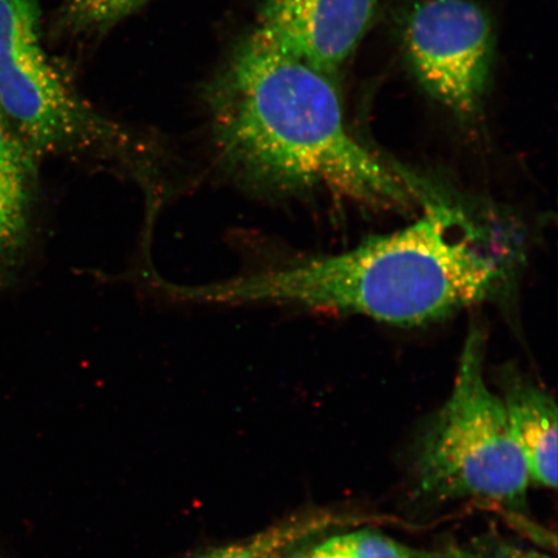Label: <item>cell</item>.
Returning a JSON list of instances; mask_svg holds the SVG:
<instances>
[{
  "instance_id": "12",
  "label": "cell",
  "mask_w": 558,
  "mask_h": 558,
  "mask_svg": "<svg viewBox=\"0 0 558 558\" xmlns=\"http://www.w3.org/2000/svg\"><path fill=\"white\" fill-rule=\"evenodd\" d=\"M282 558H308V553H295V554H288L283 556Z\"/></svg>"
},
{
  "instance_id": "5",
  "label": "cell",
  "mask_w": 558,
  "mask_h": 558,
  "mask_svg": "<svg viewBox=\"0 0 558 558\" xmlns=\"http://www.w3.org/2000/svg\"><path fill=\"white\" fill-rule=\"evenodd\" d=\"M411 69L427 93L462 120L480 111L490 76L492 21L473 0H418L402 26Z\"/></svg>"
},
{
  "instance_id": "6",
  "label": "cell",
  "mask_w": 558,
  "mask_h": 558,
  "mask_svg": "<svg viewBox=\"0 0 558 558\" xmlns=\"http://www.w3.org/2000/svg\"><path fill=\"white\" fill-rule=\"evenodd\" d=\"M380 5L381 0H262L254 33L331 76L357 51Z\"/></svg>"
},
{
  "instance_id": "4",
  "label": "cell",
  "mask_w": 558,
  "mask_h": 558,
  "mask_svg": "<svg viewBox=\"0 0 558 558\" xmlns=\"http://www.w3.org/2000/svg\"><path fill=\"white\" fill-rule=\"evenodd\" d=\"M0 113L32 156L86 148L104 135L48 61L35 0H0Z\"/></svg>"
},
{
  "instance_id": "7",
  "label": "cell",
  "mask_w": 558,
  "mask_h": 558,
  "mask_svg": "<svg viewBox=\"0 0 558 558\" xmlns=\"http://www.w3.org/2000/svg\"><path fill=\"white\" fill-rule=\"evenodd\" d=\"M508 422L527 466L529 477L544 487L557 486V407L543 389L514 383L504 399Z\"/></svg>"
},
{
  "instance_id": "9",
  "label": "cell",
  "mask_w": 558,
  "mask_h": 558,
  "mask_svg": "<svg viewBox=\"0 0 558 558\" xmlns=\"http://www.w3.org/2000/svg\"><path fill=\"white\" fill-rule=\"evenodd\" d=\"M341 520V515L326 509L298 513L263 530L253 538L214 549L198 558H282L298 544L339 525Z\"/></svg>"
},
{
  "instance_id": "1",
  "label": "cell",
  "mask_w": 558,
  "mask_h": 558,
  "mask_svg": "<svg viewBox=\"0 0 558 558\" xmlns=\"http://www.w3.org/2000/svg\"><path fill=\"white\" fill-rule=\"evenodd\" d=\"M215 144L247 190L323 191L366 207L409 209L428 187L349 131L331 76L253 33L209 93Z\"/></svg>"
},
{
  "instance_id": "10",
  "label": "cell",
  "mask_w": 558,
  "mask_h": 558,
  "mask_svg": "<svg viewBox=\"0 0 558 558\" xmlns=\"http://www.w3.org/2000/svg\"><path fill=\"white\" fill-rule=\"evenodd\" d=\"M308 558H416L414 550L372 530L331 536L308 553Z\"/></svg>"
},
{
  "instance_id": "3",
  "label": "cell",
  "mask_w": 558,
  "mask_h": 558,
  "mask_svg": "<svg viewBox=\"0 0 558 558\" xmlns=\"http://www.w3.org/2000/svg\"><path fill=\"white\" fill-rule=\"evenodd\" d=\"M485 338L465 340L452 392L425 430L417 457L423 490L439 499L471 498L520 506L529 472L504 400L487 386Z\"/></svg>"
},
{
  "instance_id": "11",
  "label": "cell",
  "mask_w": 558,
  "mask_h": 558,
  "mask_svg": "<svg viewBox=\"0 0 558 558\" xmlns=\"http://www.w3.org/2000/svg\"><path fill=\"white\" fill-rule=\"evenodd\" d=\"M146 0H65L62 24L73 33H94L120 23Z\"/></svg>"
},
{
  "instance_id": "8",
  "label": "cell",
  "mask_w": 558,
  "mask_h": 558,
  "mask_svg": "<svg viewBox=\"0 0 558 558\" xmlns=\"http://www.w3.org/2000/svg\"><path fill=\"white\" fill-rule=\"evenodd\" d=\"M33 180L31 151L0 113V263L15 257L26 242Z\"/></svg>"
},
{
  "instance_id": "2",
  "label": "cell",
  "mask_w": 558,
  "mask_h": 558,
  "mask_svg": "<svg viewBox=\"0 0 558 558\" xmlns=\"http://www.w3.org/2000/svg\"><path fill=\"white\" fill-rule=\"evenodd\" d=\"M429 197L413 225L345 253L225 282L160 288L193 302L290 304L401 326L432 323L499 295L511 278L507 257L487 248L462 209Z\"/></svg>"
},
{
  "instance_id": "13",
  "label": "cell",
  "mask_w": 558,
  "mask_h": 558,
  "mask_svg": "<svg viewBox=\"0 0 558 558\" xmlns=\"http://www.w3.org/2000/svg\"><path fill=\"white\" fill-rule=\"evenodd\" d=\"M452 558H477V557H473V556H470L466 554H459V555L453 556Z\"/></svg>"
}]
</instances>
